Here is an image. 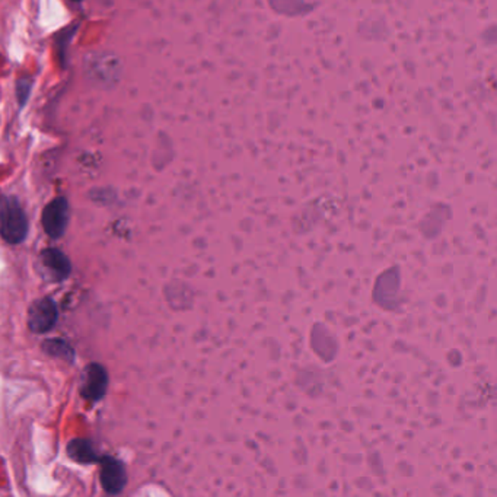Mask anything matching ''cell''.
Masks as SVG:
<instances>
[{
    "instance_id": "cell-10",
    "label": "cell",
    "mask_w": 497,
    "mask_h": 497,
    "mask_svg": "<svg viewBox=\"0 0 497 497\" xmlns=\"http://www.w3.org/2000/svg\"><path fill=\"white\" fill-rule=\"evenodd\" d=\"M31 89H32V79L25 77V79H21V81L18 82V85H16V98H18V103H19V105H21V108H24L25 104L28 103Z\"/></svg>"
},
{
    "instance_id": "cell-7",
    "label": "cell",
    "mask_w": 497,
    "mask_h": 497,
    "mask_svg": "<svg viewBox=\"0 0 497 497\" xmlns=\"http://www.w3.org/2000/svg\"><path fill=\"white\" fill-rule=\"evenodd\" d=\"M67 455L77 464H93L99 461L93 445L88 439H73L67 444Z\"/></svg>"
},
{
    "instance_id": "cell-4",
    "label": "cell",
    "mask_w": 497,
    "mask_h": 497,
    "mask_svg": "<svg viewBox=\"0 0 497 497\" xmlns=\"http://www.w3.org/2000/svg\"><path fill=\"white\" fill-rule=\"evenodd\" d=\"M41 224L46 233L57 240L65 235L69 224V203L65 197H57L43 210Z\"/></svg>"
},
{
    "instance_id": "cell-3",
    "label": "cell",
    "mask_w": 497,
    "mask_h": 497,
    "mask_svg": "<svg viewBox=\"0 0 497 497\" xmlns=\"http://www.w3.org/2000/svg\"><path fill=\"white\" fill-rule=\"evenodd\" d=\"M57 318H58V311L56 302L51 299V297H43V299L35 301L30 306L27 323L32 333L46 334L54 328Z\"/></svg>"
},
{
    "instance_id": "cell-5",
    "label": "cell",
    "mask_w": 497,
    "mask_h": 497,
    "mask_svg": "<svg viewBox=\"0 0 497 497\" xmlns=\"http://www.w3.org/2000/svg\"><path fill=\"white\" fill-rule=\"evenodd\" d=\"M108 388V373L105 368L99 363H89L84 373L81 382V395L85 400L99 401L104 399Z\"/></svg>"
},
{
    "instance_id": "cell-1",
    "label": "cell",
    "mask_w": 497,
    "mask_h": 497,
    "mask_svg": "<svg viewBox=\"0 0 497 497\" xmlns=\"http://www.w3.org/2000/svg\"><path fill=\"white\" fill-rule=\"evenodd\" d=\"M28 217L16 197L0 202V236L9 244H21L28 236Z\"/></svg>"
},
{
    "instance_id": "cell-6",
    "label": "cell",
    "mask_w": 497,
    "mask_h": 497,
    "mask_svg": "<svg viewBox=\"0 0 497 497\" xmlns=\"http://www.w3.org/2000/svg\"><path fill=\"white\" fill-rule=\"evenodd\" d=\"M98 463L101 464L99 480H101L103 489L110 494H120L127 484V474L123 463L112 456H103Z\"/></svg>"
},
{
    "instance_id": "cell-8",
    "label": "cell",
    "mask_w": 497,
    "mask_h": 497,
    "mask_svg": "<svg viewBox=\"0 0 497 497\" xmlns=\"http://www.w3.org/2000/svg\"><path fill=\"white\" fill-rule=\"evenodd\" d=\"M43 350L47 354L60 357V359H65L67 362H73V359H75V350L70 347V344H67L66 342H63L60 339L46 340L43 343Z\"/></svg>"
},
{
    "instance_id": "cell-9",
    "label": "cell",
    "mask_w": 497,
    "mask_h": 497,
    "mask_svg": "<svg viewBox=\"0 0 497 497\" xmlns=\"http://www.w3.org/2000/svg\"><path fill=\"white\" fill-rule=\"evenodd\" d=\"M77 30H79V24H73V25H69L65 30H62L56 37V47L58 50V56H60V62L63 66L66 62V51H67Z\"/></svg>"
},
{
    "instance_id": "cell-11",
    "label": "cell",
    "mask_w": 497,
    "mask_h": 497,
    "mask_svg": "<svg viewBox=\"0 0 497 497\" xmlns=\"http://www.w3.org/2000/svg\"><path fill=\"white\" fill-rule=\"evenodd\" d=\"M73 2H82V0H73Z\"/></svg>"
},
{
    "instance_id": "cell-2",
    "label": "cell",
    "mask_w": 497,
    "mask_h": 497,
    "mask_svg": "<svg viewBox=\"0 0 497 497\" xmlns=\"http://www.w3.org/2000/svg\"><path fill=\"white\" fill-rule=\"evenodd\" d=\"M38 270L49 282H63L72 271V263L63 251L46 248L39 254Z\"/></svg>"
}]
</instances>
